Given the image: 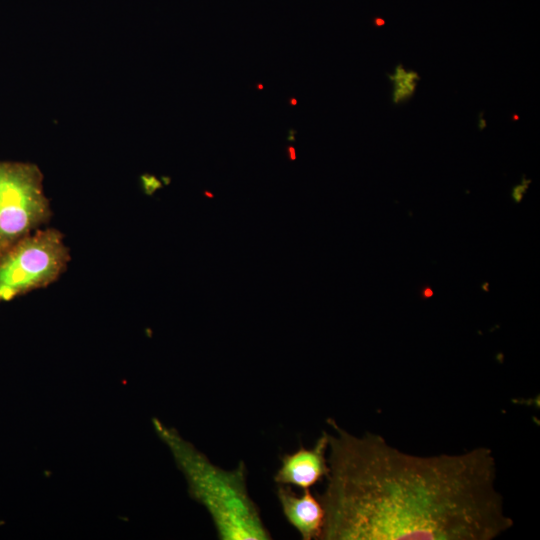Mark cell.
<instances>
[{"label":"cell","instance_id":"cell-2","mask_svg":"<svg viewBox=\"0 0 540 540\" xmlns=\"http://www.w3.org/2000/svg\"><path fill=\"white\" fill-rule=\"evenodd\" d=\"M154 424L185 475L190 495L209 513L219 539H271L260 511L249 494L244 462L241 461L232 470L220 468L175 430L165 427L158 420Z\"/></svg>","mask_w":540,"mask_h":540},{"label":"cell","instance_id":"cell-12","mask_svg":"<svg viewBox=\"0 0 540 540\" xmlns=\"http://www.w3.org/2000/svg\"><path fill=\"white\" fill-rule=\"evenodd\" d=\"M291 104H292V105H295V104H296V99H293V98H292V99H291Z\"/></svg>","mask_w":540,"mask_h":540},{"label":"cell","instance_id":"cell-3","mask_svg":"<svg viewBox=\"0 0 540 540\" xmlns=\"http://www.w3.org/2000/svg\"><path fill=\"white\" fill-rule=\"evenodd\" d=\"M70 260L59 230H36L0 256V303L55 283Z\"/></svg>","mask_w":540,"mask_h":540},{"label":"cell","instance_id":"cell-7","mask_svg":"<svg viewBox=\"0 0 540 540\" xmlns=\"http://www.w3.org/2000/svg\"><path fill=\"white\" fill-rule=\"evenodd\" d=\"M389 79L393 83L392 100L395 104H399L414 94L420 78L417 72L398 65L394 74L389 75Z\"/></svg>","mask_w":540,"mask_h":540},{"label":"cell","instance_id":"cell-10","mask_svg":"<svg viewBox=\"0 0 540 540\" xmlns=\"http://www.w3.org/2000/svg\"><path fill=\"white\" fill-rule=\"evenodd\" d=\"M289 157L291 160H294L296 158L295 156V149L293 147H288Z\"/></svg>","mask_w":540,"mask_h":540},{"label":"cell","instance_id":"cell-6","mask_svg":"<svg viewBox=\"0 0 540 540\" xmlns=\"http://www.w3.org/2000/svg\"><path fill=\"white\" fill-rule=\"evenodd\" d=\"M277 498L285 518L303 540L320 539L325 511L319 498L310 489L297 494L291 486L278 485Z\"/></svg>","mask_w":540,"mask_h":540},{"label":"cell","instance_id":"cell-9","mask_svg":"<svg viewBox=\"0 0 540 540\" xmlns=\"http://www.w3.org/2000/svg\"><path fill=\"white\" fill-rule=\"evenodd\" d=\"M421 294L424 299H427L433 295V291L429 287H425L423 288Z\"/></svg>","mask_w":540,"mask_h":540},{"label":"cell","instance_id":"cell-5","mask_svg":"<svg viewBox=\"0 0 540 540\" xmlns=\"http://www.w3.org/2000/svg\"><path fill=\"white\" fill-rule=\"evenodd\" d=\"M327 450L328 437L324 431L312 448L300 447L293 453L285 454L274 481L278 485L295 486L303 490L311 488L328 474Z\"/></svg>","mask_w":540,"mask_h":540},{"label":"cell","instance_id":"cell-1","mask_svg":"<svg viewBox=\"0 0 540 540\" xmlns=\"http://www.w3.org/2000/svg\"><path fill=\"white\" fill-rule=\"evenodd\" d=\"M327 423L320 540H493L512 528L490 448L418 456Z\"/></svg>","mask_w":540,"mask_h":540},{"label":"cell","instance_id":"cell-8","mask_svg":"<svg viewBox=\"0 0 540 540\" xmlns=\"http://www.w3.org/2000/svg\"><path fill=\"white\" fill-rule=\"evenodd\" d=\"M530 180L524 179L520 184L516 185L511 192L512 198L516 203H519L522 200L523 195L528 189Z\"/></svg>","mask_w":540,"mask_h":540},{"label":"cell","instance_id":"cell-4","mask_svg":"<svg viewBox=\"0 0 540 540\" xmlns=\"http://www.w3.org/2000/svg\"><path fill=\"white\" fill-rule=\"evenodd\" d=\"M36 164L0 160V256L52 217Z\"/></svg>","mask_w":540,"mask_h":540},{"label":"cell","instance_id":"cell-11","mask_svg":"<svg viewBox=\"0 0 540 540\" xmlns=\"http://www.w3.org/2000/svg\"><path fill=\"white\" fill-rule=\"evenodd\" d=\"M295 134V131L293 132V130H290V135H293ZM290 141H293V137L292 136H289L288 137Z\"/></svg>","mask_w":540,"mask_h":540}]
</instances>
